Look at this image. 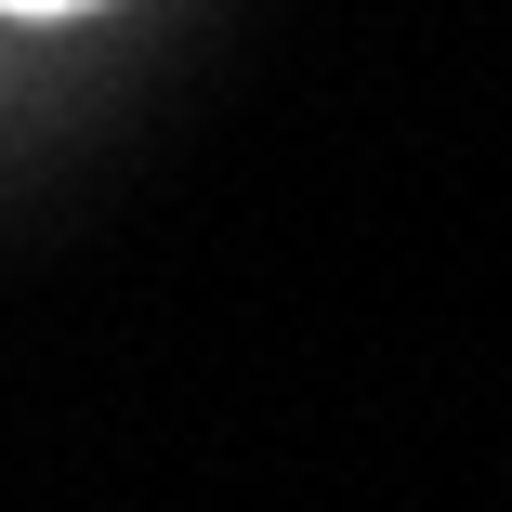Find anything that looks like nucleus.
<instances>
[{"mask_svg": "<svg viewBox=\"0 0 512 512\" xmlns=\"http://www.w3.org/2000/svg\"><path fill=\"white\" fill-rule=\"evenodd\" d=\"M0 14H92V0H0Z\"/></svg>", "mask_w": 512, "mask_h": 512, "instance_id": "nucleus-1", "label": "nucleus"}]
</instances>
